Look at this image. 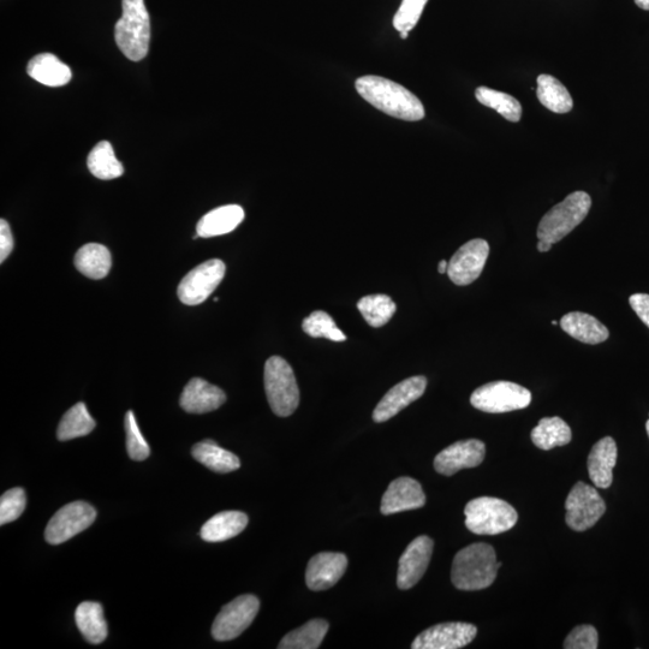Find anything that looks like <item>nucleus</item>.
I'll return each mask as SVG.
<instances>
[{"label": "nucleus", "mask_w": 649, "mask_h": 649, "mask_svg": "<svg viewBox=\"0 0 649 649\" xmlns=\"http://www.w3.org/2000/svg\"><path fill=\"white\" fill-rule=\"evenodd\" d=\"M355 87L363 99L386 115L408 122L425 118L420 99L394 81L369 75L357 79Z\"/></svg>", "instance_id": "f257e3e1"}, {"label": "nucleus", "mask_w": 649, "mask_h": 649, "mask_svg": "<svg viewBox=\"0 0 649 649\" xmlns=\"http://www.w3.org/2000/svg\"><path fill=\"white\" fill-rule=\"evenodd\" d=\"M567 525L576 532H585L597 525L605 514L606 504L594 487L577 482L565 502Z\"/></svg>", "instance_id": "6e6552de"}, {"label": "nucleus", "mask_w": 649, "mask_h": 649, "mask_svg": "<svg viewBox=\"0 0 649 649\" xmlns=\"http://www.w3.org/2000/svg\"><path fill=\"white\" fill-rule=\"evenodd\" d=\"M478 628L473 624L451 622L434 625L428 628L413 641V649H458L469 645Z\"/></svg>", "instance_id": "ddd939ff"}, {"label": "nucleus", "mask_w": 649, "mask_h": 649, "mask_svg": "<svg viewBox=\"0 0 649 649\" xmlns=\"http://www.w3.org/2000/svg\"><path fill=\"white\" fill-rule=\"evenodd\" d=\"M265 391L272 412L281 418L295 413L300 404V390L295 373L281 356H272L265 365Z\"/></svg>", "instance_id": "39448f33"}, {"label": "nucleus", "mask_w": 649, "mask_h": 649, "mask_svg": "<svg viewBox=\"0 0 649 649\" xmlns=\"http://www.w3.org/2000/svg\"><path fill=\"white\" fill-rule=\"evenodd\" d=\"M87 165L99 180L110 181L123 175L124 169L109 141H101L89 153Z\"/></svg>", "instance_id": "c85d7f7f"}, {"label": "nucleus", "mask_w": 649, "mask_h": 649, "mask_svg": "<svg viewBox=\"0 0 649 649\" xmlns=\"http://www.w3.org/2000/svg\"><path fill=\"white\" fill-rule=\"evenodd\" d=\"M502 563L497 562L496 551L484 543L467 546L457 553L452 563L451 581L461 591H480L496 580Z\"/></svg>", "instance_id": "f03ea898"}, {"label": "nucleus", "mask_w": 649, "mask_h": 649, "mask_svg": "<svg viewBox=\"0 0 649 649\" xmlns=\"http://www.w3.org/2000/svg\"><path fill=\"white\" fill-rule=\"evenodd\" d=\"M475 97L479 103L496 110L506 121L520 122L522 117V106L520 101L510 94L494 91L487 87H479L475 91Z\"/></svg>", "instance_id": "473e14b6"}, {"label": "nucleus", "mask_w": 649, "mask_h": 649, "mask_svg": "<svg viewBox=\"0 0 649 649\" xmlns=\"http://www.w3.org/2000/svg\"><path fill=\"white\" fill-rule=\"evenodd\" d=\"M408 35H409V32H402V33H401V38H402V39H407V38H408Z\"/></svg>", "instance_id": "a18cd8bd"}, {"label": "nucleus", "mask_w": 649, "mask_h": 649, "mask_svg": "<svg viewBox=\"0 0 649 649\" xmlns=\"http://www.w3.org/2000/svg\"><path fill=\"white\" fill-rule=\"evenodd\" d=\"M631 308L639 315L642 323L649 327V295L635 294L631 295L629 299Z\"/></svg>", "instance_id": "a19ab883"}, {"label": "nucleus", "mask_w": 649, "mask_h": 649, "mask_svg": "<svg viewBox=\"0 0 649 649\" xmlns=\"http://www.w3.org/2000/svg\"><path fill=\"white\" fill-rule=\"evenodd\" d=\"M225 272L226 266L219 259L196 266L178 285L177 294L181 302L187 306L204 303L222 283Z\"/></svg>", "instance_id": "9d476101"}, {"label": "nucleus", "mask_w": 649, "mask_h": 649, "mask_svg": "<svg viewBox=\"0 0 649 649\" xmlns=\"http://www.w3.org/2000/svg\"><path fill=\"white\" fill-rule=\"evenodd\" d=\"M428 0H403L394 17V27L398 32H410L420 20Z\"/></svg>", "instance_id": "4c0bfd02"}, {"label": "nucleus", "mask_w": 649, "mask_h": 649, "mask_svg": "<svg viewBox=\"0 0 649 649\" xmlns=\"http://www.w3.org/2000/svg\"><path fill=\"white\" fill-rule=\"evenodd\" d=\"M329 631L325 619H313L301 628L291 631L279 643V649H317Z\"/></svg>", "instance_id": "7c9ffc66"}, {"label": "nucleus", "mask_w": 649, "mask_h": 649, "mask_svg": "<svg viewBox=\"0 0 649 649\" xmlns=\"http://www.w3.org/2000/svg\"><path fill=\"white\" fill-rule=\"evenodd\" d=\"M531 402V391L510 381H493L476 389L470 397L474 408L490 414L515 412L527 408Z\"/></svg>", "instance_id": "0eeeda50"}, {"label": "nucleus", "mask_w": 649, "mask_h": 649, "mask_svg": "<svg viewBox=\"0 0 649 649\" xmlns=\"http://www.w3.org/2000/svg\"><path fill=\"white\" fill-rule=\"evenodd\" d=\"M97 518V511L86 502H74L56 512L46 527L45 539L51 545H61L86 531Z\"/></svg>", "instance_id": "9b49d317"}, {"label": "nucleus", "mask_w": 649, "mask_h": 649, "mask_svg": "<svg viewBox=\"0 0 649 649\" xmlns=\"http://www.w3.org/2000/svg\"><path fill=\"white\" fill-rule=\"evenodd\" d=\"M433 540L426 535L416 538L409 544L400 558L398 567L397 586L400 589L413 588L430 565L433 553Z\"/></svg>", "instance_id": "dca6fc26"}, {"label": "nucleus", "mask_w": 649, "mask_h": 649, "mask_svg": "<svg viewBox=\"0 0 649 649\" xmlns=\"http://www.w3.org/2000/svg\"><path fill=\"white\" fill-rule=\"evenodd\" d=\"M14 250V236L7 220H0V263H4Z\"/></svg>", "instance_id": "ea45409f"}, {"label": "nucleus", "mask_w": 649, "mask_h": 649, "mask_svg": "<svg viewBox=\"0 0 649 649\" xmlns=\"http://www.w3.org/2000/svg\"><path fill=\"white\" fill-rule=\"evenodd\" d=\"M226 401L225 392L218 386L194 378L184 387L180 404L184 412L206 414L222 407Z\"/></svg>", "instance_id": "6ab92c4d"}, {"label": "nucleus", "mask_w": 649, "mask_h": 649, "mask_svg": "<svg viewBox=\"0 0 649 649\" xmlns=\"http://www.w3.org/2000/svg\"><path fill=\"white\" fill-rule=\"evenodd\" d=\"M592 199L585 192H575L545 214L538 226V238L555 244L562 241L588 216Z\"/></svg>", "instance_id": "20e7f679"}, {"label": "nucleus", "mask_w": 649, "mask_h": 649, "mask_svg": "<svg viewBox=\"0 0 649 649\" xmlns=\"http://www.w3.org/2000/svg\"><path fill=\"white\" fill-rule=\"evenodd\" d=\"M646 430H647V434H648V437H649V420L647 421V424H646Z\"/></svg>", "instance_id": "49530a36"}, {"label": "nucleus", "mask_w": 649, "mask_h": 649, "mask_svg": "<svg viewBox=\"0 0 649 649\" xmlns=\"http://www.w3.org/2000/svg\"><path fill=\"white\" fill-rule=\"evenodd\" d=\"M426 387L427 379L422 375L401 381L400 384L392 387L383 400L378 403L377 408L374 409L373 420L381 424V422L394 418L404 408L418 401L425 394Z\"/></svg>", "instance_id": "2eb2a0df"}, {"label": "nucleus", "mask_w": 649, "mask_h": 649, "mask_svg": "<svg viewBox=\"0 0 649 649\" xmlns=\"http://www.w3.org/2000/svg\"><path fill=\"white\" fill-rule=\"evenodd\" d=\"M27 73L33 80L49 87H62L68 85L73 73L67 64L52 55L40 53L28 63Z\"/></svg>", "instance_id": "b1692460"}, {"label": "nucleus", "mask_w": 649, "mask_h": 649, "mask_svg": "<svg viewBox=\"0 0 649 649\" xmlns=\"http://www.w3.org/2000/svg\"><path fill=\"white\" fill-rule=\"evenodd\" d=\"M466 526L470 532L478 535H498L515 527L518 515L514 506L505 500L480 497L467 504L464 509Z\"/></svg>", "instance_id": "423d86ee"}, {"label": "nucleus", "mask_w": 649, "mask_h": 649, "mask_svg": "<svg viewBox=\"0 0 649 649\" xmlns=\"http://www.w3.org/2000/svg\"><path fill=\"white\" fill-rule=\"evenodd\" d=\"M260 609L254 595H241L225 605L212 625V636L217 641H231L240 636L253 623Z\"/></svg>", "instance_id": "1a4fd4ad"}, {"label": "nucleus", "mask_w": 649, "mask_h": 649, "mask_svg": "<svg viewBox=\"0 0 649 649\" xmlns=\"http://www.w3.org/2000/svg\"><path fill=\"white\" fill-rule=\"evenodd\" d=\"M124 426L125 432H127V450L129 457L138 462L147 460L151 455L150 445L147 444L146 439L142 436L132 410H129L127 415H125Z\"/></svg>", "instance_id": "c9c22d12"}, {"label": "nucleus", "mask_w": 649, "mask_h": 649, "mask_svg": "<svg viewBox=\"0 0 649 649\" xmlns=\"http://www.w3.org/2000/svg\"><path fill=\"white\" fill-rule=\"evenodd\" d=\"M123 15L115 28L118 49L133 62L147 56L151 40V20L144 0H123Z\"/></svg>", "instance_id": "7ed1b4c3"}, {"label": "nucleus", "mask_w": 649, "mask_h": 649, "mask_svg": "<svg viewBox=\"0 0 649 649\" xmlns=\"http://www.w3.org/2000/svg\"><path fill=\"white\" fill-rule=\"evenodd\" d=\"M561 327L567 335L585 344H600L610 336L609 330L593 315L581 312L565 314Z\"/></svg>", "instance_id": "5701e85b"}, {"label": "nucleus", "mask_w": 649, "mask_h": 649, "mask_svg": "<svg viewBox=\"0 0 649 649\" xmlns=\"http://www.w3.org/2000/svg\"><path fill=\"white\" fill-rule=\"evenodd\" d=\"M448 266H449L448 261L446 260L440 261L438 266V272L442 273V275H444V273H448Z\"/></svg>", "instance_id": "37998d69"}, {"label": "nucleus", "mask_w": 649, "mask_h": 649, "mask_svg": "<svg viewBox=\"0 0 649 649\" xmlns=\"http://www.w3.org/2000/svg\"><path fill=\"white\" fill-rule=\"evenodd\" d=\"M362 317L368 325L381 327L389 323L396 313V303L387 295H369L357 302Z\"/></svg>", "instance_id": "72a5a7b5"}, {"label": "nucleus", "mask_w": 649, "mask_h": 649, "mask_svg": "<svg viewBox=\"0 0 649 649\" xmlns=\"http://www.w3.org/2000/svg\"><path fill=\"white\" fill-rule=\"evenodd\" d=\"M76 269L91 279H103L111 270L110 250L98 243H89L79 249L74 260Z\"/></svg>", "instance_id": "a878e982"}, {"label": "nucleus", "mask_w": 649, "mask_h": 649, "mask_svg": "<svg viewBox=\"0 0 649 649\" xmlns=\"http://www.w3.org/2000/svg\"><path fill=\"white\" fill-rule=\"evenodd\" d=\"M248 521V516L241 511L219 512L202 526L200 535L207 543H222L242 533Z\"/></svg>", "instance_id": "4be33fe9"}, {"label": "nucleus", "mask_w": 649, "mask_h": 649, "mask_svg": "<svg viewBox=\"0 0 649 649\" xmlns=\"http://www.w3.org/2000/svg\"><path fill=\"white\" fill-rule=\"evenodd\" d=\"M426 504L424 490L412 478H398L387 487L381 499V514L394 515L397 512L420 509Z\"/></svg>", "instance_id": "a211bd4d"}, {"label": "nucleus", "mask_w": 649, "mask_h": 649, "mask_svg": "<svg viewBox=\"0 0 649 649\" xmlns=\"http://www.w3.org/2000/svg\"><path fill=\"white\" fill-rule=\"evenodd\" d=\"M486 456V445L478 439L462 440L444 449L434 458L439 474L451 476L462 469L480 466Z\"/></svg>", "instance_id": "4468645a"}, {"label": "nucleus", "mask_w": 649, "mask_h": 649, "mask_svg": "<svg viewBox=\"0 0 649 649\" xmlns=\"http://www.w3.org/2000/svg\"><path fill=\"white\" fill-rule=\"evenodd\" d=\"M552 246H553V244L550 243V242H546V241H541V240H539V243H538V250H539V252H541V253L550 252Z\"/></svg>", "instance_id": "79ce46f5"}, {"label": "nucleus", "mask_w": 649, "mask_h": 649, "mask_svg": "<svg viewBox=\"0 0 649 649\" xmlns=\"http://www.w3.org/2000/svg\"><path fill=\"white\" fill-rule=\"evenodd\" d=\"M348 568V558L343 553L321 552L308 563L306 583L309 589L319 592L336 585Z\"/></svg>", "instance_id": "f3484780"}, {"label": "nucleus", "mask_w": 649, "mask_h": 649, "mask_svg": "<svg viewBox=\"0 0 649 649\" xmlns=\"http://www.w3.org/2000/svg\"><path fill=\"white\" fill-rule=\"evenodd\" d=\"M598 631L593 625H579L571 631L564 641L565 649H597Z\"/></svg>", "instance_id": "58836bf2"}, {"label": "nucleus", "mask_w": 649, "mask_h": 649, "mask_svg": "<svg viewBox=\"0 0 649 649\" xmlns=\"http://www.w3.org/2000/svg\"><path fill=\"white\" fill-rule=\"evenodd\" d=\"M26 492L23 488H11L0 498V525L14 522L26 509Z\"/></svg>", "instance_id": "e433bc0d"}, {"label": "nucleus", "mask_w": 649, "mask_h": 649, "mask_svg": "<svg viewBox=\"0 0 649 649\" xmlns=\"http://www.w3.org/2000/svg\"><path fill=\"white\" fill-rule=\"evenodd\" d=\"M531 437L537 448L550 451L557 446L568 445L573 438V433L567 422L555 416V418L541 419L532 431Z\"/></svg>", "instance_id": "cd10ccee"}, {"label": "nucleus", "mask_w": 649, "mask_h": 649, "mask_svg": "<svg viewBox=\"0 0 649 649\" xmlns=\"http://www.w3.org/2000/svg\"><path fill=\"white\" fill-rule=\"evenodd\" d=\"M244 211L238 205H226L205 214L196 225V234L210 238L230 234L243 222Z\"/></svg>", "instance_id": "412c9836"}, {"label": "nucleus", "mask_w": 649, "mask_h": 649, "mask_svg": "<svg viewBox=\"0 0 649 649\" xmlns=\"http://www.w3.org/2000/svg\"><path fill=\"white\" fill-rule=\"evenodd\" d=\"M95 428V421L88 413L85 403H77L63 416L58 426L57 438L61 442L88 436Z\"/></svg>", "instance_id": "2f4dec72"}, {"label": "nucleus", "mask_w": 649, "mask_h": 649, "mask_svg": "<svg viewBox=\"0 0 649 649\" xmlns=\"http://www.w3.org/2000/svg\"><path fill=\"white\" fill-rule=\"evenodd\" d=\"M617 454L616 442L611 437H605L593 446L587 464L589 478L595 486L609 488L612 485Z\"/></svg>", "instance_id": "aec40b11"}, {"label": "nucleus", "mask_w": 649, "mask_h": 649, "mask_svg": "<svg viewBox=\"0 0 649 649\" xmlns=\"http://www.w3.org/2000/svg\"><path fill=\"white\" fill-rule=\"evenodd\" d=\"M635 4L640 9L649 11V0H635Z\"/></svg>", "instance_id": "c03bdc74"}, {"label": "nucleus", "mask_w": 649, "mask_h": 649, "mask_svg": "<svg viewBox=\"0 0 649 649\" xmlns=\"http://www.w3.org/2000/svg\"><path fill=\"white\" fill-rule=\"evenodd\" d=\"M302 329L313 338H326L333 342H344L347 339L331 315L323 311L313 312L303 320Z\"/></svg>", "instance_id": "f704fd0d"}, {"label": "nucleus", "mask_w": 649, "mask_h": 649, "mask_svg": "<svg viewBox=\"0 0 649 649\" xmlns=\"http://www.w3.org/2000/svg\"><path fill=\"white\" fill-rule=\"evenodd\" d=\"M192 455L196 461L216 473H231L241 467L240 458L220 448L213 440H204L194 445Z\"/></svg>", "instance_id": "bb28decb"}, {"label": "nucleus", "mask_w": 649, "mask_h": 649, "mask_svg": "<svg viewBox=\"0 0 649 649\" xmlns=\"http://www.w3.org/2000/svg\"><path fill=\"white\" fill-rule=\"evenodd\" d=\"M490 255V244L475 238L457 250L449 261L448 276L458 287H466L478 279Z\"/></svg>", "instance_id": "f8f14e48"}, {"label": "nucleus", "mask_w": 649, "mask_h": 649, "mask_svg": "<svg viewBox=\"0 0 649 649\" xmlns=\"http://www.w3.org/2000/svg\"><path fill=\"white\" fill-rule=\"evenodd\" d=\"M537 82L538 99L547 110L555 113H568L573 110V98H571L568 89L556 77L540 75Z\"/></svg>", "instance_id": "c756f323"}, {"label": "nucleus", "mask_w": 649, "mask_h": 649, "mask_svg": "<svg viewBox=\"0 0 649 649\" xmlns=\"http://www.w3.org/2000/svg\"><path fill=\"white\" fill-rule=\"evenodd\" d=\"M75 621L87 642L92 645H100L106 640L109 630H107L103 606L99 603L85 601L77 606Z\"/></svg>", "instance_id": "393cba45"}]
</instances>
